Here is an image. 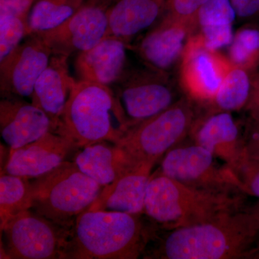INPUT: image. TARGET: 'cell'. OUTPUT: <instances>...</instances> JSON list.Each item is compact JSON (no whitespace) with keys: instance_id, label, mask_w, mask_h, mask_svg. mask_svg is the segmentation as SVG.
I'll return each instance as SVG.
<instances>
[{"instance_id":"obj_7","label":"cell","mask_w":259,"mask_h":259,"mask_svg":"<svg viewBox=\"0 0 259 259\" xmlns=\"http://www.w3.org/2000/svg\"><path fill=\"white\" fill-rule=\"evenodd\" d=\"M30 209L13 216L1 227L8 258H68L71 228Z\"/></svg>"},{"instance_id":"obj_2","label":"cell","mask_w":259,"mask_h":259,"mask_svg":"<svg viewBox=\"0 0 259 259\" xmlns=\"http://www.w3.org/2000/svg\"><path fill=\"white\" fill-rule=\"evenodd\" d=\"M143 214L83 211L70 233L68 258L136 259L144 255L158 227Z\"/></svg>"},{"instance_id":"obj_27","label":"cell","mask_w":259,"mask_h":259,"mask_svg":"<svg viewBox=\"0 0 259 259\" xmlns=\"http://www.w3.org/2000/svg\"><path fill=\"white\" fill-rule=\"evenodd\" d=\"M28 16L0 15V61L9 55L27 37Z\"/></svg>"},{"instance_id":"obj_26","label":"cell","mask_w":259,"mask_h":259,"mask_svg":"<svg viewBox=\"0 0 259 259\" xmlns=\"http://www.w3.org/2000/svg\"><path fill=\"white\" fill-rule=\"evenodd\" d=\"M228 59L233 66L250 73L259 67V29L248 25L238 29L229 46Z\"/></svg>"},{"instance_id":"obj_19","label":"cell","mask_w":259,"mask_h":259,"mask_svg":"<svg viewBox=\"0 0 259 259\" xmlns=\"http://www.w3.org/2000/svg\"><path fill=\"white\" fill-rule=\"evenodd\" d=\"M74 161L85 175L102 187L111 185L124 174L139 166L124 148L107 141L95 143L79 148Z\"/></svg>"},{"instance_id":"obj_3","label":"cell","mask_w":259,"mask_h":259,"mask_svg":"<svg viewBox=\"0 0 259 259\" xmlns=\"http://www.w3.org/2000/svg\"><path fill=\"white\" fill-rule=\"evenodd\" d=\"M120 99L110 86L76 81L55 132L77 148L107 141L117 144L131 128Z\"/></svg>"},{"instance_id":"obj_15","label":"cell","mask_w":259,"mask_h":259,"mask_svg":"<svg viewBox=\"0 0 259 259\" xmlns=\"http://www.w3.org/2000/svg\"><path fill=\"white\" fill-rule=\"evenodd\" d=\"M190 136L230 168L245 156L244 136L231 112L198 117Z\"/></svg>"},{"instance_id":"obj_4","label":"cell","mask_w":259,"mask_h":259,"mask_svg":"<svg viewBox=\"0 0 259 259\" xmlns=\"http://www.w3.org/2000/svg\"><path fill=\"white\" fill-rule=\"evenodd\" d=\"M244 194H215L192 188L156 169L148 182L144 214L161 231L208 222L244 208Z\"/></svg>"},{"instance_id":"obj_18","label":"cell","mask_w":259,"mask_h":259,"mask_svg":"<svg viewBox=\"0 0 259 259\" xmlns=\"http://www.w3.org/2000/svg\"><path fill=\"white\" fill-rule=\"evenodd\" d=\"M127 42L115 37H105L95 47L79 53L75 69L80 80L111 86L126 71Z\"/></svg>"},{"instance_id":"obj_1","label":"cell","mask_w":259,"mask_h":259,"mask_svg":"<svg viewBox=\"0 0 259 259\" xmlns=\"http://www.w3.org/2000/svg\"><path fill=\"white\" fill-rule=\"evenodd\" d=\"M156 231L143 258H254L259 250V217L251 208L225 213L208 222Z\"/></svg>"},{"instance_id":"obj_31","label":"cell","mask_w":259,"mask_h":259,"mask_svg":"<svg viewBox=\"0 0 259 259\" xmlns=\"http://www.w3.org/2000/svg\"><path fill=\"white\" fill-rule=\"evenodd\" d=\"M237 18L247 22L259 21V0H231Z\"/></svg>"},{"instance_id":"obj_29","label":"cell","mask_w":259,"mask_h":259,"mask_svg":"<svg viewBox=\"0 0 259 259\" xmlns=\"http://www.w3.org/2000/svg\"><path fill=\"white\" fill-rule=\"evenodd\" d=\"M207 0H166L161 16L195 22L199 10Z\"/></svg>"},{"instance_id":"obj_16","label":"cell","mask_w":259,"mask_h":259,"mask_svg":"<svg viewBox=\"0 0 259 259\" xmlns=\"http://www.w3.org/2000/svg\"><path fill=\"white\" fill-rule=\"evenodd\" d=\"M54 132L50 117L44 110L22 98H2L0 101V132L10 151Z\"/></svg>"},{"instance_id":"obj_13","label":"cell","mask_w":259,"mask_h":259,"mask_svg":"<svg viewBox=\"0 0 259 259\" xmlns=\"http://www.w3.org/2000/svg\"><path fill=\"white\" fill-rule=\"evenodd\" d=\"M76 148L71 140L51 131L30 144L10 151L3 173L37 178L66 161Z\"/></svg>"},{"instance_id":"obj_11","label":"cell","mask_w":259,"mask_h":259,"mask_svg":"<svg viewBox=\"0 0 259 259\" xmlns=\"http://www.w3.org/2000/svg\"><path fill=\"white\" fill-rule=\"evenodd\" d=\"M14 51L0 61L2 98L31 97L34 86L53 55L39 34L28 35Z\"/></svg>"},{"instance_id":"obj_34","label":"cell","mask_w":259,"mask_h":259,"mask_svg":"<svg viewBox=\"0 0 259 259\" xmlns=\"http://www.w3.org/2000/svg\"><path fill=\"white\" fill-rule=\"evenodd\" d=\"M88 1L92 2V3H95V4L100 5V6L108 9L110 7L115 4L116 2L118 1V0H88Z\"/></svg>"},{"instance_id":"obj_6","label":"cell","mask_w":259,"mask_h":259,"mask_svg":"<svg viewBox=\"0 0 259 259\" xmlns=\"http://www.w3.org/2000/svg\"><path fill=\"white\" fill-rule=\"evenodd\" d=\"M199 115L197 104L184 95L166 110L131 127L116 144L136 161L156 163L190 136Z\"/></svg>"},{"instance_id":"obj_17","label":"cell","mask_w":259,"mask_h":259,"mask_svg":"<svg viewBox=\"0 0 259 259\" xmlns=\"http://www.w3.org/2000/svg\"><path fill=\"white\" fill-rule=\"evenodd\" d=\"M155 164L142 162L111 185L103 187L88 209L144 214L146 191Z\"/></svg>"},{"instance_id":"obj_20","label":"cell","mask_w":259,"mask_h":259,"mask_svg":"<svg viewBox=\"0 0 259 259\" xmlns=\"http://www.w3.org/2000/svg\"><path fill=\"white\" fill-rule=\"evenodd\" d=\"M69 56L53 54L34 86L32 103L50 117L55 132L76 81L69 74Z\"/></svg>"},{"instance_id":"obj_10","label":"cell","mask_w":259,"mask_h":259,"mask_svg":"<svg viewBox=\"0 0 259 259\" xmlns=\"http://www.w3.org/2000/svg\"><path fill=\"white\" fill-rule=\"evenodd\" d=\"M180 61L181 88L199 108L212 100L232 67L228 57L209 49L199 32L189 37Z\"/></svg>"},{"instance_id":"obj_22","label":"cell","mask_w":259,"mask_h":259,"mask_svg":"<svg viewBox=\"0 0 259 259\" xmlns=\"http://www.w3.org/2000/svg\"><path fill=\"white\" fill-rule=\"evenodd\" d=\"M237 18L231 0H207L197 14V32L209 49L218 50L231 45Z\"/></svg>"},{"instance_id":"obj_5","label":"cell","mask_w":259,"mask_h":259,"mask_svg":"<svg viewBox=\"0 0 259 259\" xmlns=\"http://www.w3.org/2000/svg\"><path fill=\"white\" fill-rule=\"evenodd\" d=\"M32 208L65 228H71L79 214L94 203L103 187L83 174L74 161L30 182Z\"/></svg>"},{"instance_id":"obj_21","label":"cell","mask_w":259,"mask_h":259,"mask_svg":"<svg viewBox=\"0 0 259 259\" xmlns=\"http://www.w3.org/2000/svg\"><path fill=\"white\" fill-rule=\"evenodd\" d=\"M166 0H118L107 11L106 37L130 40L148 28L163 13Z\"/></svg>"},{"instance_id":"obj_35","label":"cell","mask_w":259,"mask_h":259,"mask_svg":"<svg viewBox=\"0 0 259 259\" xmlns=\"http://www.w3.org/2000/svg\"><path fill=\"white\" fill-rule=\"evenodd\" d=\"M252 210L253 211L257 214V215L259 217V199L258 202H256V204H254L253 207H250Z\"/></svg>"},{"instance_id":"obj_32","label":"cell","mask_w":259,"mask_h":259,"mask_svg":"<svg viewBox=\"0 0 259 259\" xmlns=\"http://www.w3.org/2000/svg\"><path fill=\"white\" fill-rule=\"evenodd\" d=\"M37 0H0V15L28 16Z\"/></svg>"},{"instance_id":"obj_14","label":"cell","mask_w":259,"mask_h":259,"mask_svg":"<svg viewBox=\"0 0 259 259\" xmlns=\"http://www.w3.org/2000/svg\"><path fill=\"white\" fill-rule=\"evenodd\" d=\"M197 32V23L162 16L161 21L148 32L137 48L146 66L168 72L177 61L189 37Z\"/></svg>"},{"instance_id":"obj_24","label":"cell","mask_w":259,"mask_h":259,"mask_svg":"<svg viewBox=\"0 0 259 259\" xmlns=\"http://www.w3.org/2000/svg\"><path fill=\"white\" fill-rule=\"evenodd\" d=\"M84 3V0H37L29 13L27 37L59 26Z\"/></svg>"},{"instance_id":"obj_33","label":"cell","mask_w":259,"mask_h":259,"mask_svg":"<svg viewBox=\"0 0 259 259\" xmlns=\"http://www.w3.org/2000/svg\"><path fill=\"white\" fill-rule=\"evenodd\" d=\"M244 111L248 114V120L259 121V71L251 75V88L248 103Z\"/></svg>"},{"instance_id":"obj_28","label":"cell","mask_w":259,"mask_h":259,"mask_svg":"<svg viewBox=\"0 0 259 259\" xmlns=\"http://www.w3.org/2000/svg\"><path fill=\"white\" fill-rule=\"evenodd\" d=\"M230 169L241 183L243 193L259 199V160L245 156Z\"/></svg>"},{"instance_id":"obj_9","label":"cell","mask_w":259,"mask_h":259,"mask_svg":"<svg viewBox=\"0 0 259 259\" xmlns=\"http://www.w3.org/2000/svg\"><path fill=\"white\" fill-rule=\"evenodd\" d=\"M114 85L131 127L166 110L180 98L169 73L147 66L126 69Z\"/></svg>"},{"instance_id":"obj_25","label":"cell","mask_w":259,"mask_h":259,"mask_svg":"<svg viewBox=\"0 0 259 259\" xmlns=\"http://www.w3.org/2000/svg\"><path fill=\"white\" fill-rule=\"evenodd\" d=\"M31 185L28 178L2 173L0 177V226L10 218L32 208Z\"/></svg>"},{"instance_id":"obj_23","label":"cell","mask_w":259,"mask_h":259,"mask_svg":"<svg viewBox=\"0 0 259 259\" xmlns=\"http://www.w3.org/2000/svg\"><path fill=\"white\" fill-rule=\"evenodd\" d=\"M252 74L232 64L231 69L212 100L199 108L198 117H207L218 112L244 110L249 99Z\"/></svg>"},{"instance_id":"obj_8","label":"cell","mask_w":259,"mask_h":259,"mask_svg":"<svg viewBox=\"0 0 259 259\" xmlns=\"http://www.w3.org/2000/svg\"><path fill=\"white\" fill-rule=\"evenodd\" d=\"M206 148L196 144L172 148L161 158V174L197 190L215 194H245L236 175Z\"/></svg>"},{"instance_id":"obj_30","label":"cell","mask_w":259,"mask_h":259,"mask_svg":"<svg viewBox=\"0 0 259 259\" xmlns=\"http://www.w3.org/2000/svg\"><path fill=\"white\" fill-rule=\"evenodd\" d=\"M243 136L245 156L259 160V121L248 120Z\"/></svg>"},{"instance_id":"obj_12","label":"cell","mask_w":259,"mask_h":259,"mask_svg":"<svg viewBox=\"0 0 259 259\" xmlns=\"http://www.w3.org/2000/svg\"><path fill=\"white\" fill-rule=\"evenodd\" d=\"M106 8L88 1L59 26L40 32L53 54L69 56L92 49L107 35Z\"/></svg>"}]
</instances>
